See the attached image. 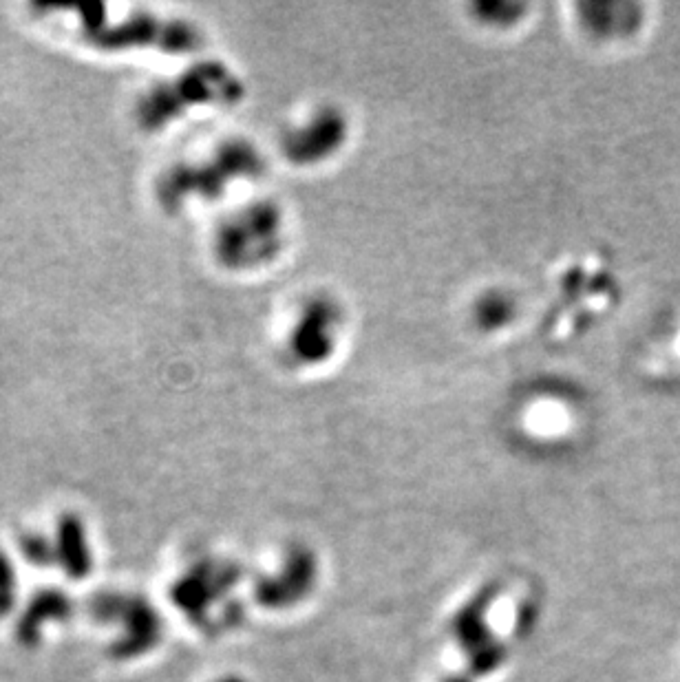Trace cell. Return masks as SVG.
<instances>
[{"label":"cell","mask_w":680,"mask_h":682,"mask_svg":"<svg viewBox=\"0 0 680 682\" xmlns=\"http://www.w3.org/2000/svg\"><path fill=\"white\" fill-rule=\"evenodd\" d=\"M263 157L257 148L243 140H230L201 164H182L164 173L157 197L164 208H177L190 199H217L223 190L239 179H252L261 173Z\"/></svg>","instance_id":"6da1fadb"},{"label":"cell","mask_w":680,"mask_h":682,"mask_svg":"<svg viewBox=\"0 0 680 682\" xmlns=\"http://www.w3.org/2000/svg\"><path fill=\"white\" fill-rule=\"evenodd\" d=\"M241 93L243 87L235 73L217 62H208L146 93L137 106V117L146 131H155L188 109L206 104H232L241 98Z\"/></svg>","instance_id":"7a4b0ae2"},{"label":"cell","mask_w":680,"mask_h":682,"mask_svg":"<svg viewBox=\"0 0 680 682\" xmlns=\"http://www.w3.org/2000/svg\"><path fill=\"white\" fill-rule=\"evenodd\" d=\"M285 245L281 210L268 201L235 212L215 232L217 261L230 270H254L279 257Z\"/></svg>","instance_id":"3957f363"},{"label":"cell","mask_w":680,"mask_h":682,"mask_svg":"<svg viewBox=\"0 0 680 682\" xmlns=\"http://www.w3.org/2000/svg\"><path fill=\"white\" fill-rule=\"evenodd\" d=\"M78 14L82 16V34L89 36L93 45L104 49L162 47L168 51H190L199 45L197 31L179 20L137 14L111 27L104 23L102 16H89L84 7H78Z\"/></svg>","instance_id":"277c9868"},{"label":"cell","mask_w":680,"mask_h":682,"mask_svg":"<svg viewBox=\"0 0 680 682\" xmlns=\"http://www.w3.org/2000/svg\"><path fill=\"white\" fill-rule=\"evenodd\" d=\"M343 309L327 296H314L296 309L285 334V354L299 367H316L336 354L343 343Z\"/></svg>","instance_id":"5b68a950"},{"label":"cell","mask_w":680,"mask_h":682,"mask_svg":"<svg viewBox=\"0 0 680 682\" xmlns=\"http://www.w3.org/2000/svg\"><path fill=\"white\" fill-rule=\"evenodd\" d=\"M347 137V120L338 109H318L292 126L283 137L288 159L296 164H316L334 155Z\"/></svg>","instance_id":"8992f818"},{"label":"cell","mask_w":680,"mask_h":682,"mask_svg":"<svg viewBox=\"0 0 680 682\" xmlns=\"http://www.w3.org/2000/svg\"><path fill=\"white\" fill-rule=\"evenodd\" d=\"M647 365L658 371V376L665 380L678 378L680 382V301L669 305L663 314V321H658L652 338Z\"/></svg>","instance_id":"52a82bcc"},{"label":"cell","mask_w":680,"mask_h":682,"mask_svg":"<svg viewBox=\"0 0 680 682\" xmlns=\"http://www.w3.org/2000/svg\"><path fill=\"white\" fill-rule=\"evenodd\" d=\"M515 303L506 298L504 294H488L482 298L480 305H477L475 318L486 332H493V329H504L510 321H513Z\"/></svg>","instance_id":"ba28073f"}]
</instances>
